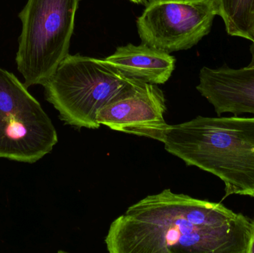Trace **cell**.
<instances>
[{
    "mask_svg": "<svg viewBox=\"0 0 254 253\" xmlns=\"http://www.w3.org/2000/svg\"><path fill=\"white\" fill-rule=\"evenodd\" d=\"M131 2L134 3V4H143V5H147L150 1L152 0H128Z\"/></svg>",
    "mask_w": 254,
    "mask_h": 253,
    "instance_id": "7c38bea8",
    "label": "cell"
},
{
    "mask_svg": "<svg viewBox=\"0 0 254 253\" xmlns=\"http://www.w3.org/2000/svg\"><path fill=\"white\" fill-rule=\"evenodd\" d=\"M155 140L188 166L225 184V198H254V117H202L167 124Z\"/></svg>",
    "mask_w": 254,
    "mask_h": 253,
    "instance_id": "7a4b0ae2",
    "label": "cell"
},
{
    "mask_svg": "<svg viewBox=\"0 0 254 253\" xmlns=\"http://www.w3.org/2000/svg\"><path fill=\"white\" fill-rule=\"evenodd\" d=\"M196 89L219 116L254 114V65L240 69L203 67Z\"/></svg>",
    "mask_w": 254,
    "mask_h": 253,
    "instance_id": "ba28073f",
    "label": "cell"
},
{
    "mask_svg": "<svg viewBox=\"0 0 254 253\" xmlns=\"http://www.w3.org/2000/svg\"><path fill=\"white\" fill-rule=\"evenodd\" d=\"M247 253H254V219L253 232H252V238H251L250 241V245H249Z\"/></svg>",
    "mask_w": 254,
    "mask_h": 253,
    "instance_id": "8fae6325",
    "label": "cell"
},
{
    "mask_svg": "<svg viewBox=\"0 0 254 253\" xmlns=\"http://www.w3.org/2000/svg\"><path fill=\"white\" fill-rule=\"evenodd\" d=\"M58 141L40 102L14 74L0 68V158L34 163Z\"/></svg>",
    "mask_w": 254,
    "mask_h": 253,
    "instance_id": "5b68a950",
    "label": "cell"
},
{
    "mask_svg": "<svg viewBox=\"0 0 254 253\" xmlns=\"http://www.w3.org/2000/svg\"><path fill=\"white\" fill-rule=\"evenodd\" d=\"M130 78L149 84H164L171 77L176 58L146 45L120 46L110 56L101 59Z\"/></svg>",
    "mask_w": 254,
    "mask_h": 253,
    "instance_id": "9c48e42d",
    "label": "cell"
},
{
    "mask_svg": "<svg viewBox=\"0 0 254 253\" xmlns=\"http://www.w3.org/2000/svg\"><path fill=\"white\" fill-rule=\"evenodd\" d=\"M162 91L146 83L134 93L108 104L98 112L97 122L113 130L155 139L167 123Z\"/></svg>",
    "mask_w": 254,
    "mask_h": 253,
    "instance_id": "52a82bcc",
    "label": "cell"
},
{
    "mask_svg": "<svg viewBox=\"0 0 254 253\" xmlns=\"http://www.w3.org/2000/svg\"><path fill=\"white\" fill-rule=\"evenodd\" d=\"M253 227L222 203L166 189L116 218L105 243L110 253H247Z\"/></svg>",
    "mask_w": 254,
    "mask_h": 253,
    "instance_id": "6da1fadb",
    "label": "cell"
},
{
    "mask_svg": "<svg viewBox=\"0 0 254 253\" xmlns=\"http://www.w3.org/2000/svg\"><path fill=\"white\" fill-rule=\"evenodd\" d=\"M146 83L130 78L101 59L68 54L43 85L60 118L74 127L96 129L98 112Z\"/></svg>",
    "mask_w": 254,
    "mask_h": 253,
    "instance_id": "3957f363",
    "label": "cell"
},
{
    "mask_svg": "<svg viewBox=\"0 0 254 253\" xmlns=\"http://www.w3.org/2000/svg\"><path fill=\"white\" fill-rule=\"evenodd\" d=\"M227 32L254 45V0H216Z\"/></svg>",
    "mask_w": 254,
    "mask_h": 253,
    "instance_id": "30bf717a",
    "label": "cell"
},
{
    "mask_svg": "<svg viewBox=\"0 0 254 253\" xmlns=\"http://www.w3.org/2000/svg\"><path fill=\"white\" fill-rule=\"evenodd\" d=\"M80 0H28L19 17L17 69L27 88L43 85L68 56Z\"/></svg>",
    "mask_w": 254,
    "mask_h": 253,
    "instance_id": "277c9868",
    "label": "cell"
},
{
    "mask_svg": "<svg viewBox=\"0 0 254 253\" xmlns=\"http://www.w3.org/2000/svg\"><path fill=\"white\" fill-rule=\"evenodd\" d=\"M216 15V0H152L137 18V32L149 47L188 50L210 33Z\"/></svg>",
    "mask_w": 254,
    "mask_h": 253,
    "instance_id": "8992f818",
    "label": "cell"
}]
</instances>
